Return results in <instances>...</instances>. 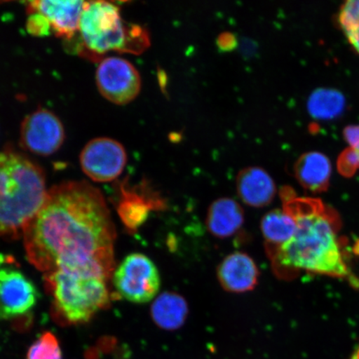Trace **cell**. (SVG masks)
Wrapping results in <instances>:
<instances>
[{
    "label": "cell",
    "mask_w": 359,
    "mask_h": 359,
    "mask_svg": "<svg viewBox=\"0 0 359 359\" xmlns=\"http://www.w3.org/2000/svg\"><path fill=\"white\" fill-rule=\"evenodd\" d=\"M84 4L83 1L38 0L28 3L27 13H39L57 37L71 39L79 32Z\"/></svg>",
    "instance_id": "8fae6325"
},
{
    "label": "cell",
    "mask_w": 359,
    "mask_h": 359,
    "mask_svg": "<svg viewBox=\"0 0 359 359\" xmlns=\"http://www.w3.org/2000/svg\"><path fill=\"white\" fill-rule=\"evenodd\" d=\"M65 141L64 125L51 111L39 109L27 116L21 123L20 146L31 154L53 155Z\"/></svg>",
    "instance_id": "9c48e42d"
},
{
    "label": "cell",
    "mask_w": 359,
    "mask_h": 359,
    "mask_svg": "<svg viewBox=\"0 0 359 359\" xmlns=\"http://www.w3.org/2000/svg\"><path fill=\"white\" fill-rule=\"evenodd\" d=\"M29 19L27 20L26 29L30 34L43 37L50 32V27L42 15L37 13H28Z\"/></svg>",
    "instance_id": "603a6c76"
},
{
    "label": "cell",
    "mask_w": 359,
    "mask_h": 359,
    "mask_svg": "<svg viewBox=\"0 0 359 359\" xmlns=\"http://www.w3.org/2000/svg\"><path fill=\"white\" fill-rule=\"evenodd\" d=\"M114 284L120 297L134 304H145L156 298L161 277L154 262L147 255H128L115 269Z\"/></svg>",
    "instance_id": "8992f818"
},
{
    "label": "cell",
    "mask_w": 359,
    "mask_h": 359,
    "mask_svg": "<svg viewBox=\"0 0 359 359\" xmlns=\"http://www.w3.org/2000/svg\"><path fill=\"white\" fill-rule=\"evenodd\" d=\"M22 237L27 259L44 273L65 269L109 280L114 273V224L102 192L87 182L48 191Z\"/></svg>",
    "instance_id": "6da1fadb"
},
{
    "label": "cell",
    "mask_w": 359,
    "mask_h": 359,
    "mask_svg": "<svg viewBox=\"0 0 359 359\" xmlns=\"http://www.w3.org/2000/svg\"><path fill=\"white\" fill-rule=\"evenodd\" d=\"M339 22L348 42L359 53V0H349L343 4Z\"/></svg>",
    "instance_id": "ffe728a7"
},
{
    "label": "cell",
    "mask_w": 359,
    "mask_h": 359,
    "mask_svg": "<svg viewBox=\"0 0 359 359\" xmlns=\"http://www.w3.org/2000/svg\"><path fill=\"white\" fill-rule=\"evenodd\" d=\"M45 288L52 299V314L61 325L86 324L110 305L106 278L86 272L58 271L44 273Z\"/></svg>",
    "instance_id": "5b68a950"
},
{
    "label": "cell",
    "mask_w": 359,
    "mask_h": 359,
    "mask_svg": "<svg viewBox=\"0 0 359 359\" xmlns=\"http://www.w3.org/2000/svg\"><path fill=\"white\" fill-rule=\"evenodd\" d=\"M236 189L241 200L255 208L271 204L276 194L272 177L266 170L257 167L245 168L238 174Z\"/></svg>",
    "instance_id": "5bb4252c"
},
{
    "label": "cell",
    "mask_w": 359,
    "mask_h": 359,
    "mask_svg": "<svg viewBox=\"0 0 359 359\" xmlns=\"http://www.w3.org/2000/svg\"><path fill=\"white\" fill-rule=\"evenodd\" d=\"M147 185L130 187L128 181L119 184L120 196L116 210L121 221L129 231L135 232L142 226L157 200L151 196Z\"/></svg>",
    "instance_id": "4fadbf2b"
},
{
    "label": "cell",
    "mask_w": 359,
    "mask_h": 359,
    "mask_svg": "<svg viewBox=\"0 0 359 359\" xmlns=\"http://www.w3.org/2000/svg\"><path fill=\"white\" fill-rule=\"evenodd\" d=\"M79 32L82 53L93 60L109 52L139 55L150 45L147 29L127 24L120 8L110 2H85Z\"/></svg>",
    "instance_id": "277c9868"
},
{
    "label": "cell",
    "mask_w": 359,
    "mask_h": 359,
    "mask_svg": "<svg viewBox=\"0 0 359 359\" xmlns=\"http://www.w3.org/2000/svg\"><path fill=\"white\" fill-rule=\"evenodd\" d=\"M344 136L349 147H354L359 144V125L348 126L344 129Z\"/></svg>",
    "instance_id": "d4e9b609"
},
{
    "label": "cell",
    "mask_w": 359,
    "mask_h": 359,
    "mask_svg": "<svg viewBox=\"0 0 359 359\" xmlns=\"http://www.w3.org/2000/svg\"><path fill=\"white\" fill-rule=\"evenodd\" d=\"M217 276L224 290L231 293H245L257 285L259 271L250 255L235 252L227 255L219 264Z\"/></svg>",
    "instance_id": "7c38bea8"
},
{
    "label": "cell",
    "mask_w": 359,
    "mask_h": 359,
    "mask_svg": "<svg viewBox=\"0 0 359 359\" xmlns=\"http://www.w3.org/2000/svg\"><path fill=\"white\" fill-rule=\"evenodd\" d=\"M101 95L116 105H126L138 96L142 81L137 69L119 57L102 58L96 71Z\"/></svg>",
    "instance_id": "52a82bcc"
},
{
    "label": "cell",
    "mask_w": 359,
    "mask_h": 359,
    "mask_svg": "<svg viewBox=\"0 0 359 359\" xmlns=\"http://www.w3.org/2000/svg\"><path fill=\"white\" fill-rule=\"evenodd\" d=\"M296 230L297 223L294 215L285 208L271 210L264 215L260 222V231L264 240L267 245L276 246L275 250L290 241Z\"/></svg>",
    "instance_id": "ac0fdd59"
},
{
    "label": "cell",
    "mask_w": 359,
    "mask_h": 359,
    "mask_svg": "<svg viewBox=\"0 0 359 359\" xmlns=\"http://www.w3.org/2000/svg\"><path fill=\"white\" fill-rule=\"evenodd\" d=\"M43 170L25 155L0 151V237L17 239L43 204Z\"/></svg>",
    "instance_id": "3957f363"
},
{
    "label": "cell",
    "mask_w": 359,
    "mask_h": 359,
    "mask_svg": "<svg viewBox=\"0 0 359 359\" xmlns=\"http://www.w3.org/2000/svg\"><path fill=\"white\" fill-rule=\"evenodd\" d=\"M37 287L13 266H0V321L27 316L37 304Z\"/></svg>",
    "instance_id": "30bf717a"
},
{
    "label": "cell",
    "mask_w": 359,
    "mask_h": 359,
    "mask_svg": "<svg viewBox=\"0 0 359 359\" xmlns=\"http://www.w3.org/2000/svg\"><path fill=\"white\" fill-rule=\"evenodd\" d=\"M217 46L222 51H231L237 46V39L231 33L221 34L217 39Z\"/></svg>",
    "instance_id": "cb8c5ba5"
},
{
    "label": "cell",
    "mask_w": 359,
    "mask_h": 359,
    "mask_svg": "<svg viewBox=\"0 0 359 359\" xmlns=\"http://www.w3.org/2000/svg\"><path fill=\"white\" fill-rule=\"evenodd\" d=\"M27 359H62L60 345L55 335L45 332L31 345Z\"/></svg>",
    "instance_id": "44dd1931"
},
{
    "label": "cell",
    "mask_w": 359,
    "mask_h": 359,
    "mask_svg": "<svg viewBox=\"0 0 359 359\" xmlns=\"http://www.w3.org/2000/svg\"><path fill=\"white\" fill-rule=\"evenodd\" d=\"M189 306L185 298L175 292H164L156 296L151 307L155 325L164 330L174 331L185 324Z\"/></svg>",
    "instance_id": "e0dca14e"
},
{
    "label": "cell",
    "mask_w": 359,
    "mask_h": 359,
    "mask_svg": "<svg viewBox=\"0 0 359 359\" xmlns=\"http://www.w3.org/2000/svg\"><path fill=\"white\" fill-rule=\"evenodd\" d=\"M245 222L244 210L231 198L215 201L206 215V226L212 234L221 239L234 236Z\"/></svg>",
    "instance_id": "9a60e30c"
},
{
    "label": "cell",
    "mask_w": 359,
    "mask_h": 359,
    "mask_svg": "<svg viewBox=\"0 0 359 359\" xmlns=\"http://www.w3.org/2000/svg\"><path fill=\"white\" fill-rule=\"evenodd\" d=\"M359 169V144L348 147L339 157L338 170L344 177H352Z\"/></svg>",
    "instance_id": "7402d4cb"
},
{
    "label": "cell",
    "mask_w": 359,
    "mask_h": 359,
    "mask_svg": "<svg viewBox=\"0 0 359 359\" xmlns=\"http://www.w3.org/2000/svg\"><path fill=\"white\" fill-rule=\"evenodd\" d=\"M284 208L294 215L297 230L273 250V266L286 271H304L334 277L348 275L337 236L338 219L322 202L298 198L290 188L282 192Z\"/></svg>",
    "instance_id": "7a4b0ae2"
},
{
    "label": "cell",
    "mask_w": 359,
    "mask_h": 359,
    "mask_svg": "<svg viewBox=\"0 0 359 359\" xmlns=\"http://www.w3.org/2000/svg\"><path fill=\"white\" fill-rule=\"evenodd\" d=\"M350 359H359V347L357 349V351L354 353L353 355Z\"/></svg>",
    "instance_id": "484cf974"
},
{
    "label": "cell",
    "mask_w": 359,
    "mask_h": 359,
    "mask_svg": "<svg viewBox=\"0 0 359 359\" xmlns=\"http://www.w3.org/2000/svg\"><path fill=\"white\" fill-rule=\"evenodd\" d=\"M346 109V97L335 88H320L309 95L307 110L313 119L331 121L339 118Z\"/></svg>",
    "instance_id": "d6986e66"
},
{
    "label": "cell",
    "mask_w": 359,
    "mask_h": 359,
    "mask_svg": "<svg viewBox=\"0 0 359 359\" xmlns=\"http://www.w3.org/2000/svg\"><path fill=\"white\" fill-rule=\"evenodd\" d=\"M294 176L305 189L324 192L330 185L332 165L329 158L318 151H311L299 157L294 165Z\"/></svg>",
    "instance_id": "2e32d148"
},
{
    "label": "cell",
    "mask_w": 359,
    "mask_h": 359,
    "mask_svg": "<svg viewBox=\"0 0 359 359\" xmlns=\"http://www.w3.org/2000/svg\"><path fill=\"white\" fill-rule=\"evenodd\" d=\"M83 172L96 182H109L118 178L127 164L124 147L109 137H97L88 142L80 154Z\"/></svg>",
    "instance_id": "ba28073f"
}]
</instances>
